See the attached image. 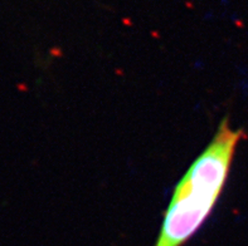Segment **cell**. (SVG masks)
I'll return each instance as SVG.
<instances>
[{
	"label": "cell",
	"mask_w": 248,
	"mask_h": 246,
	"mask_svg": "<svg viewBox=\"0 0 248 246\" xmlns=\"http://www.w3.org/2000/svg\"><path fill=\"white\" fill-rule=\"evenodd\" d=\"M244 137L229 118L219 123L213 140L178 182L154 246H183L203 226L226 186L234 153Z\"/></svg>",
	"instance_id": "1"
}]
</instances>
